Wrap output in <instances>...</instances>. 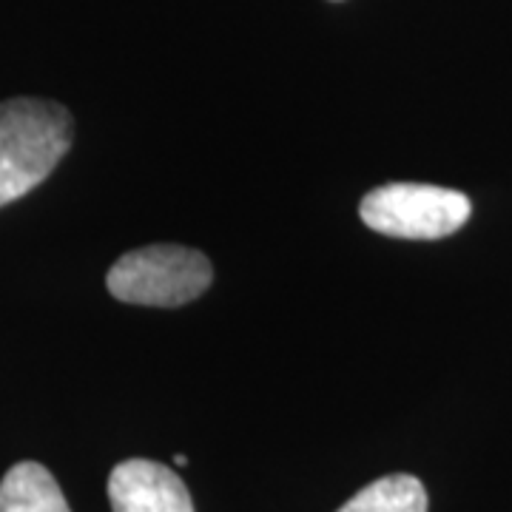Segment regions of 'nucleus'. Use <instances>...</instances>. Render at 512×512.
Wrapping results in <instances>:
<instances>
[{"instance_id":"obj_1","label":"nucleus","mask_w":512,"mask_h":512,"mask_svg":"<svg viewBox=\"0 0 512 512\" xmlns=\"http://www.w3.org/2000/svg\"><path fill=\"white\" fill-rule=\"evenodd\" d=\"M74 120L66 106L40 97L0 103V208L26 197L69 154Z\"/></svg>"},{"instance_id":"obj_2","label":"nucleus","mask_w":512,"mask_h":512,"mask_svg":"<svg viewBox=\"0 0 512 512\" xmlns=\"http://www.w3.org/2000/svg\"><path fill=\"white\" fill-rule=\"evenodd\" d=\"M208 256L185 245H146L123 254L109 268L106 288L126 305L180 308L211 288Z\"/></svg>"},{"instance_id":"obj_3","label":"nucleus","mask_w":512,"mask_h":512,"mask_svg":"<svg viewBox=\"0 0 512 512\" xmlns=\"http://www.w3.org/2000/svg\"><path fill=\"white\" fill-rule=\"evenodd\" d=\"M467 194L427 183H387L359 202L370 231L396 239H444L470 220Z\"/></svg>"},{"instance_id":"obj_4","label":"nucleus","mask_w":512,"mask_h":512,"mask_svg":"<svg viewBox=\"0 0 512 512\" xmlns=\"http://www.w3.org/2000/svg\"><path fill=\"white\" fill-rule=\"evenodd\" d=\"M111 512H194L183 478L148 458L120 461L109 476Z\"/></svg>"},{"instance_id":"obj_5","label":"nucleus","mask_w":512,"mask_h":512,"mask_svg":"<svg viewBox=\"0 0 512 512\" xmlns=\"http://www.w3.org/2000/svg\"><path fill=\"white\" fill-rule=\"evenodd\" d=\"M0 512H72L55 476L37 464L20 461L0 481Z\"/></svg>"},{"instance_id":"obj_6","label":"nucleus","mask_w":512,"mask_h":512,"mask_svg":"<svg viewBox=\"0 0 512 512\" xmlns=\"http://www.w3.org/2000/svg\"><path fill=\"white\" fill-rule=\"evenodd\" d=\"M339 512H427V490L416 476H384L350 498Z\"/></svg>"}]
</instances>
